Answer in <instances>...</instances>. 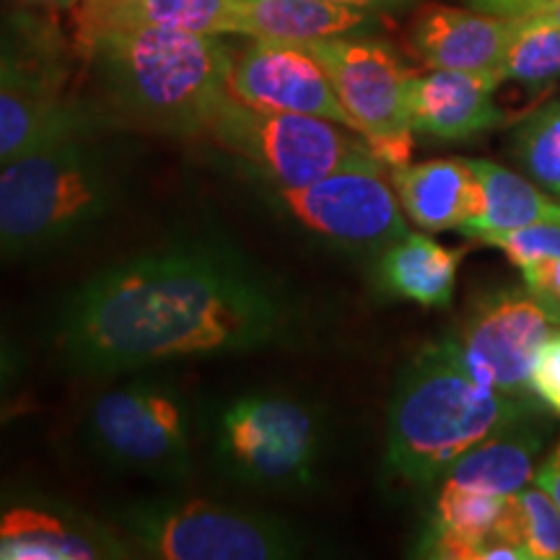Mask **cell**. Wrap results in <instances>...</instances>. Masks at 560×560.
I'll list each match as a JSON object with an SVG mask.
<instances>
[{"label":"cell","instance_id":"1","mask_svg":"<svg viewBox=\"0 0 560 560\" xmlns=\"http://www.w3.org/2000/svg\"><path fill=\"white\" fill-rule=\"evenodd\" d=\"M291 301L223 244L143 252L91 276L62 304L58 350L79 374L115 376L164 361L283 346Z\"/></svg>","mask_w":560,"mask_h":560},{"label":"cell","instance_id":"2","mask_svg":"<svg viewBox=\"0 0 560 560\" xmlns=\"http://www.w3.org/2000/svg\"><path fill=\"white\" fill-rule=\"evenodd\" d=\"M540 410L537 397L506 395L475 380L450 338L431 342L392 395L387 467L410 486H431L462 454Z\"/></svg>","mask_w":560,"mask_h":560},{"label":"cell","instance_id":"3","mask_svg":"<svg viewBox=\"0 0 560 560\" xmlns=\"http://www.w3.org/2000/svg\"><path fill=\"white\" fill-rule=\"evenodd\" d=\"M81 50L112 104L153 130L206 136L229 96L234 52L219 34L125 26L91 34Z\"/></svg>","mask_w":560,"mask_h":560},{"label":"cell","instance_id":"4","mask_svg":"<svg viewBox=\"0 0 560 560\" xmlns=\"http://www.w3.org/2000/svg\"><path fill=\"white\" fill-rule=\"evenodd\" d=\"M120 195L107 149L75 138L0 166V257L34 255L94 226Z\"/></svg>","mask_w":560,"mask_h":560},{"label":"cell","instance_id":"5","mask_svg":"<svg viewBox=\"0 0 560 560\" xmlns=\"http://www.w3.org/2000/svg\"><path fill=\"white\" fill-rule=\"evenodd\" d=\"M117 532L161 560H280L304 552L285 520L208 499H145L117 509Z\"/></svg>","mask_w":560,"mask_h":560},{"label":"cell","instance_id":"6","mask_svg":"<svg viewBox=\"0 0 560 560\" xmlns=\"http://www.w3.org/2000/svg\"><path fill=\"white\" fill-rule=\"evenodd\" d=\"M206 138L249 161L276 187H304L350 166L382 164L359 132L314 115L265 112L226 96Z\"/></svg>","mask_w":560,"mask_h":560},{"label":"cell","instance_id":"7","mask_svg":"<svg viewBox=\"0 0 560 560\" xmlns=\"http://www.w3.org/2000/svg\"><path fill=\"white\" fill-rule=\"evenodd\" d=\"M319 450L317 418L291 397L244 395L221 412L215 425L221 470L262 490L312 486Z\"/></svg>","mask_w":560,"mask_h":560},{"label":"cell","instance_id":"8","mask_svg":"<svg viewBox=\"0 0 560 560\" xmlns=\"http://www.w3.org/2000/svg\"><path fill=\"white\" fill-rule=\"evenodd\" d=\"M325 73L335 94L353 120V128L366 140L384 166H402L412 153V125L408 109V86L412 70L405 68L387 42L369 34L301 42Z\"/></svg>","mask_w":560,"mask_h":560},{"label":"cell","instance_id":"9","mask_svg":"<svg viewBox=\"0 0 560 560\" xmlns=\"http://www.w3.org/2000/svg\"><path fill=\"white\" fill-rule=\"evenodd\" d=\"M96 454L120 470L179 480L192 470L190 410L177 392L130 384L104 392L89 410Z\"/></svg>","mask_w":560,"mask_h":560},{"label":"cell","instance_id":"10","mask_svg":"<svg viewBox=\"0 0 560 560\" xmlns=\"http://www.w3.org/2000/svg\"><path fill=\"white\" fill-rule=\"evenodd\" d=\"M556 327V314L527 285H506L475 299L450 340L475 380L506 395H532V361Z\"/></svg>","mask_w":560,"mask_h":560},{"label":"cell","instance_id":"11","mask_svg":"<svg viewBox=\"0 0 560 560\" xmlns=\"http://www.w3.org/2000/svg\"><path fill=\"white\" fill-rule=\"evenodd\" d=\"M276 198L301 226L346 247L384 249L408 234L384 164L350 166L291 190L276 187Z\"/></svg>","mask_w":560,"mask_h":560},{"label":"cell","instance_id":"12","mask_svg":"<svg viewBox=\"0 0 560 560\" xmlns=\"http://www.w3.org/2000/svg\"><path fill=\"white\" fill-rule=\"evenodd\" d=\"M229 94L255 109L325 117L355 130L330 75L301 42L252 37L231 60Z\"/></svg>","mask_w":560,"mask_h":560},{"label":"cell","instance_id":"13","mask_svg":"<svg viewBox=\"0 0 560 560\" xmlns=\"http://www.w3.org/2000/svg\"><path fill=\"white\" fill-rule=\"evenodd\" d=\"M132 545L117 527H102L75 509L16 501L0 509V560L130 558Z\"/></svg>","mask_w":560,"mask_h":560},{"label":"cell","instance_id":"14","mask_svg":"<svg viewBox=\"0 0 560 560\" xmlns=\"http://www.w3.org/2000/svg\"><path fill=\"white\" fill-rule=\"evenodd\" d=\"M501 83V75L465 70L412 73L408 86L412 132L436 140H467L501 128L506 117L493 102Z\"/></svg>","mask_w":560,"mask_h":560},{"label":"cell","instance_id":"15","mask_svg":"<svg viewBox=\"0 0 560 560\" xmlns=\"http://www.w3.org/2000/svg\"><path fill=\"white\" fill-rule=\"evenodd\" d=\"M514 30V19L490 16L472 9L429 5L418 13L410 30L416 58L431 70L493 73L503 81V58Z\"/></svg>","mask_w":560,"mask_h":560},{"label":"cell","instance_id":"16","mask_svg":"<svg viewBox=\"0 0 560 560\" xmlns=\"http://www.w3.org/2000/svg\"><path fill=\"white\" fill-rule=\"evenodd\" d=\"M102 115L58 86H0V166L75 138L94 136Z\"/></svg>","mask_w":560,"mask_h":560},{"label":"cell","instance_id":"17","mask_svg":"<svg viewBox=\"0 0 560 560\" xmlns=\"http://www.w3.org/2000/svg\"><path fill=\"white\" fill-rule=\"evenodd\" d=\"M392 185L405 215L416 226L459 234L478 219L482 210L480 182L470 159H433L423 164L392 166Z\"/></svg>","mask_w":560,"mask_h":560},{"label":"cell","instance_id":"18","mask_svg":"<svg viewBox=\"0 0 560 560\" xmlns=\"http://www.w3.org/2000/svg\"><path fill=\"white\" fill-rule=\"evenodd\" d=\"M545 441H548V416L516 420L482 441L454 462L452 470L441 478V486L478 490L490 495L520 493L524 486L535 480L537 459H540Z\"/></svg>","mask_w":560,"mask_h":560},{"label":"cell","instance_id":"19","mask_svg":"<svg viewBox=\"0 0 560 560\" xmlns=\"http://www.w3.org/2000/svg\"><path fill=\"white\" fill-rule=\"evenodd\" d=\"M380 13L332 0H234V34L283 42H314L369 34Z\"/></svg>","mask_w":560,"mask_h":560},{"label":"cell","instance_id":"20","mask_svg":"<svg viewBox=\"0 0 560 560\" xmlns=\"http://www.w3.org/2000/svg\"><path fill=\"white\" fill-rule=\"evenodd\" d=\"M467 249H450L425 234H408L384 247L376 278L389 296L425 310H446Z\"/></svg>","mask_w":560,"mask_h":560},{"label":"cell","instance_id":"21","mask_svg":"<svg viewBox=\"0 0 560 560\" xmlns=\"http://www.w3.org/2000/svg\"><path fill=\"white\" fill-rule=\"evenodd\" d=\"M125 26H164L221 37L234 34V0H81L79 42Z\"/></svg>","mask_w":560,"mask_h":560},{"label":"cell","instance_id":"22","mask_svg":"<svg viewBox=\"0 0 560 560\" xmlns=\"http://www.w3.org/2000/svg\"><path fill=\"white\" fill-rule=\"evenodd\" d=\"M509 495H490L478 490L441 486L436 509L418 556L441 560H480V552L493 542L495 524Z\"/></svg>","mask_w":560,"mask_h":560},{"label":"cell","instance_id":"23","mask_svg":"<svg viewBox=\"0 0 560 560\" xmlns=\"http://www.w3.org/2000/svg\"><path fill=\"white\" fill-rule=\"evenodd\" d=\"M470 166L480 182L482 210L478 219L462 231L467 240H482L495 231L529 226L537 221H560V202L550 200L516 172L482 159H470Z\"/></svg>","mask_w":560,"mask_h":560},{"label":"cell","instance_id":"24","mask_svg":"<svg viewBox=\"0 0 560 560\" xmlns=\"http://www.w3.org/2000/svg\"><path fill=\"white\" fill-rule=\"evenodd\" d=\"M66 79L62 47L32 16L0 24V86H58Z\"/></svg>","mask_w":560,"mask_h":560},{"label":"cell","instance_id":"25","mask_svg":"<svg viewBox=\"0 0 560 560\" xmlns=\"http://www.w3.org/2000/svg\"><path fill=\"white\" fill-rule=\"evenodd\" d=\"M493 542L520 548L527 560H560V506L529 482L506 499Z\"/></svg>","mask_w":560,"mask_h":560},{"label":"cell","instance_id":"26","mask_svg":"<svg viewBox=\"0 0 560 560\" xmlns=\"http://www.w3.org/2000/svg\"><path fill=\"white\" fill-rule=\"evenodd\" d=\"M560 79V24L542 13L514 19L503 58V81L542 89Z\"/></svg>","mask_w":560,"mask_h":560},{"label":"cell","instance_id":"27","mask_svg":"<svg viewBox=\"0 0 560 560\" xmlns=\"http://www.w3.org/2000/svg\"><path fill=\"white\" fill-rule=\"evenodd\" d=\"M514 159L560 202V102H550L516 125Z\"/></svg>","mask_w":560,"mask_h":560},{"label":"cell","instance_id":"28","mask_svg":"<svg viewBox=\"0 0 560 560\" xmlns=\"http://www.w3.org/2000/svg\"><path fill=\"white\" fill-rule=\"evenodd\" d=\"M478 242L501 249L516 268H527V265L560 257V221H537L529 226L495 231Z\"/></svg>","mask_w":560,"mask_h":560},{"label":"cell","instance_id":"29","mask_svg":"<svg viewBox=\"0 0 560 560\" xmlns=\"http://www.w3.org/2000/svg\"><path fill=\"white\" fill-rule=\"evenodd\" d=\"M529 392L560 418V327L548 335L529 369Z\"/></svg>","mask_w":560,"mask_h":560},{"label":"cell","instance_id":"30","mask_svg":"<svg viewBox=\"0 0 560 560\" xmlns=\"http://www.w3.org/2000/svg\"><path fill=\"white\" fill-rule=\"evenodd\" d=\"M524 285L542 301L560 322V257L522 268Z\"/></svg>","mask_w":560,"mask_h":560},{"label":"cell","instance_id":"31","mask_svg":"<svg viewBox=\"0 0 560 560\" xmlns=\"http://www.w3.org/2000/svg\"><path fill=\"white\" fill-rule=\"evenodd\" d=\"M467 9L501 19H524L550 11L560 0H465Z\"/></svg>","mask_w":560,"mask_h":560},{"label":"cell","instance_id":"32","mask_svg":"<svg viewBox=\"0 0 560 560\" xmlns=\"http://www.w3.org/2000/svg\"><path fill=\"white\" fill-rule=\"evenodd\" d=\"M535 486H540L545 493L550 495L552 501L560 506V439L558 444L552 446V452L545 457L540 465H537V472H535Z\"/></svg>","mask_w":560,"mask_h":560},{"label":"cell","instance_id":"33","mask_svg":"<svg viewBox=\"0 0 560 560\" xmlns=\"http://www.w3.org/2000/svg\"><path fill=\"white\" fill-rule=\"evenodd\" d=\"M16 369H19L16 350H13L11 340L5 338L3 327H0V400H3L5 392L11 389L13 380H16Z\"/></svg>","mask_w":560,"mask_h":560},{"label":"cell","instance_id":"34","mask_svg":"<svg viewBox=\"0 0 560 560\" xmlns=\"http://www.w3.org/2000/svg\"><path fill=\"white\" fill-rule=\"evenodd\" d=\"M332 3L353 5V9H366V11H400L416 3V0H332Z\"/></svg>","mask_w":560,"mask_h":560},{"label":"cell","instance_id":"35","mask_svg":"<svg viewBox=\"0 0 560 560\" xmlns=\"http://www.w3.org/2000/svg\"><path fill=\"white\" fill-rule=\"evenodd\" d=\"M19 3L30 5V9H42V11H73L79 9L81 0H19Z\"/></svg>","mask_w":560,"mask_h":560},{"label":"cell","instance_id":"36","mask_svg":"<svg viewBox=\"0 0 560 560\" xmlns=\"http://www.w3.org/2000/svg\"><path fill=\"white\" fill-rule=\"evenodd\" d=\"M542 16H548L550 21H556V24H560V3H558V5H552L550 11H545Z\"/></svg>","mask_w":560,"mask_h":560}]
</instances>
